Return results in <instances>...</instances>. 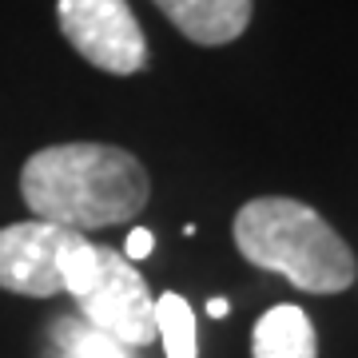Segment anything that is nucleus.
<instances>
[{
  "label": "nucleus",
  "instance_id": "20e7f679",
  "mask_svg": "<svg viewBox=\"0 0 358 358\" xmlns=\"http://www.w3.org/2000/svg\"><path fill=\"white\" fill-rule=\"evenodd\" d=\"M56 24L100 72L131 76L148 64V40L128 0H56Z\"/></svg>",
  "mask_w": 358,
  "mask_h": 358
},
{
  "label": "nucleus",
  "instance_id": "f257e3e1",
  "mask_svg": "<svg viewBox=\"0 0 358 358\" xmlns=\"http://www.w3.org/2000/svg\"><path fill=\"white\" fill-rule=\"evenodd\" d=\"M20 195L32 219L72 231L128 223L152 199L148 167L115 143H52L20 167Z\"/></svg>",
  "mask_w": 358,
  "mask_h": 358
},
{
  "label": "nucleus",
  "instance_id": "39448f33",
  "mask_svg": "<svg viewBox=\"0 0 358 358\" xmlns=\"http://www.w3.org/2000/svg\"><path fill=\"white\" fill-rule=\"evenodd\" d=\"M84 239V231L48 219H24L0 227V287L28 299H52L64 291V251Z\"/></svg>",
  "mask_w": 358,
  "mask_h": 358
},
{
  "label": "nucleus",
  "instance_id": "0eeeda50",
  "mask_svg": "<svg viewBox=\"0 0 358 358\" xmlns=\"http://www.w3.org/2000/svg\"><path fill=\"white\" fill-rule=\"evenodd\" d=\"M251 355L255 358H319V338H315L307 310L294 307V303L271 307L255 322Z\"/></svg>",
  "mask_w": 358,
  "mask_h": 358
},
{
  "label": "nucleus",
  "instance_id": "7ed1b4c3",
  "mask_svg": "<svg viewBox=\"0 0 358 358\" xmlns=\"http://www.w3.org/2000/svg\"><path fill=\"white\" fill-rule=\"evenodd\" d=\"M80 310L96 334L120 346H148L155 338V299L124 251L96 243V271L76 294Z\"/></svg>",
  "mask_w": 358,
  "mask_h": 358
},
{
  "label": "nucleus",
  "instance_id": "1a4fd4ad",
  "mask_svg": "<svg viewBox=\"0 0 358 358\" xmlns=\"http://www.w3.org/2000/svg\"><path fill=\"white\" fill-rule=\"evenodd\" d=\"M76 358H128V346L112 343V338H103V334H84L76 346Z\"/></svg>",
  "mask_w": 358,
  "mask_h": 358
},
{
  "label": "nucleus",
  "instance_id": "423d86ee",
  "mask_svg": "<svg viewBox=\"0 0 358 358\" xmlns=\"http://www.w3.org/2000/svg\"><path fill=\"white\" fill-rule=\"evenodd\" d=\"M155 8L192 44L219 48L247 32L255 0H155Z\"/></svg>",
  "mask_w": 358,
  "mask_h": 358
},
{
  "label": "nucleus",
  "instance_id": "9b49d317",
  "mask_svg": "<svg viewBox=\"0 0 358 358\" xmlns=\"http://www.w3.org/2000/svg\"><path fill=\"white\" fill-rule=\"evenodd\" d=\"M207 310H211V319H223V315H227V299H211Z\"/></svg>",
  "mask_w": 358,
  "mask_h": 358
},
{
  "label": "nucleus",
  "instance_id": "9d476101",
  "mask_svg": "<svg viewBox=\"0 0 358 358\" xmlns=\"http://www.w3.org/2000/svg\"><path fill=\"white\" fill-rule=\"evenodd\" d=\"M152 243H155V239H152V231H148V227H136V231L128 235L124 259H131V263H136V259H148V255H152Z\"/></svg>",
  "mask_w": 358,
  "mask_h": 358
},
{
  "label": "nucleus",
  "instance_id": "6e6552de",
  "mask_svg": "<svg viewBox=\"0 0 358 358\" xmlns=\"http://www.w3.org/2000/svg\"><path fill=\"white\" fill-rule=\"evenodd\" d=\"M155 331L164 338L167 358H199V346H195V315H192L183 294L167 291L155 299Z\"/></svg>",
  "mask_w": 358,
  "mask_h": 358
},
{
  "label": "nucleus",
  "instance_id": "f03ea898",
  "mask_svg": "<svg viewBox=\"0 0 358 358\" xmlns=\"http://www.w3.org/2000/svg\"><path fill=\"white\" fill-rule=\"evenodd\" d=\"M235 247L259 271H275L291 279L299 291L338 294L355 282V255L343 235L315 211V207L263 195L239 207L235 215Z\"/></svg>",
  "mask_w": 358,
  "mask_h": 358
}]
</instances>
